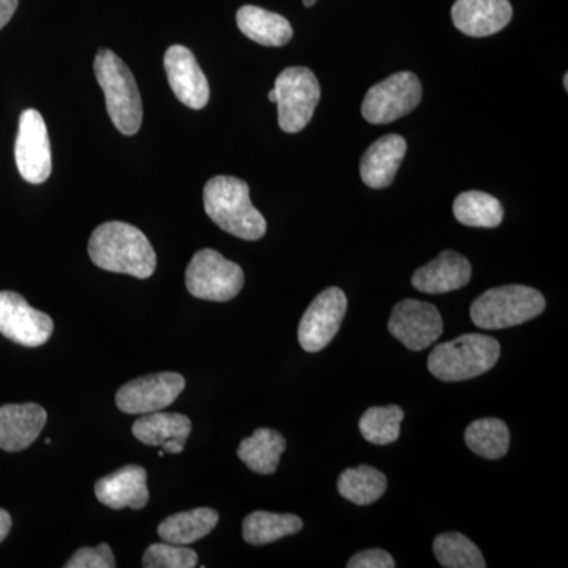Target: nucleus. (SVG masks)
<instances>
[{
    "instance_id": "obj_3",
    "label": "nucleus",
    "mask_w": 568,
    "mask_h": 568,
    "mask_svg": "<svg viewBox=\"0 0 568 568\" xmlns=\"http://www.w3.org/2000/svg\"><path fill=\"white\" fill-rule=\"evenodd\" d=\"M93 70L106 99L108 114L115 129L125 136H133L140 132L142 100L132 71L110 50L99 51Z\"/></svg>"
},
{
    "instance_id": "obj_9",
    "label": "nucleus",
    "mask_w": 568,
    "mask_h": 568,
    "mask_svg": "<svg viewBox=\"0 0 568 568\" xmlns=\"http://www.w3.org/2000/svg\"><path fill=\"white\" fill-rule=\"evenodd\" d=\"M14 160L26 182L39 185L50 179L52 171L51 142L47 123L37 110L21 112L14 142Z\"/></svg>"
},
{
    "instance_id": "obj_36",
    "label": "nucleus",
    "mask_w": 568,
    "mask_h": 568,
    "mask_svg": "<svg viewBox=\"0 0 568 568\" xmlns=\"http://www.w3.org/2000/svg\"><path fill=\"white\" fill-rule=\"evenodd\" d=\"M315 3H316V0H304V6L308 7V9H310V7L315 6Z\"/></svg>"
},
{
    "instance_id": "obj_22",
    "label": "nucleus",
    "mask_w": 568,
    "mask_h": 568,
    "mask_svg": "<svg viewBox=\"0 0 568 568\" xmlns=\"http://www.w3.org/2000/svg\"><path fill=\"white\" fill-rule=\"evenodd\" d=\"M219 511L213 508H194L171 515L159 526V537L166 544L189 547L212 532L219 525Z\"/></svg>"
},
{
    "instance_id": "obj_19",
    "label": "nucleus",
    "mask_w": 568,
    "mask_h": 568,
    "mask_svg": "<svg viewBox=\"0 0 568 568\" xmlns=\"http://www.w3.org/2000/svg\"><path fill=\"white\" fill-rule=\"evenodd\" d=\"M473 267L463 254L444 252L413 275V286L425 294H447L470 282Z\"/></svg>"
},
{
    "instance_id": "obj_5",
    "label": "nucleus",
    "mask_w": 568,
    "mask_h": 568,
    "mask_svg": "<svg viewBox=\"0 0 568 568\" xmlns=\"http://www.w3.org/2000/svg\"><path fill=\"white\" fill-rule=\"evenodd\" d=\"M544 294L523 284L493 287L474 301L470 320L485 331H500L528 323L544 313Z\"/></svg>"
},
{
    "instance_id": "obj_24",
    "label": "nucleus",
    "mask_w": 568,
    "mask_h": 568,
    "mask_svg": "<svg viewBox=\"0 0 568 568\" xmlns=\"http://www.w3.org/2000/svg\"><path fill=\"white\" fill-rule=\"evenodd\" d=\"M304 523L297 515L253 511L244 519L242 532L246 544L261 547L286 536L301 532Z\"/></svg>"
},
{
    "instance_id": "obj_12",
    "label": "nucleus",
    "mask_w": 568,
    "mask_h": 568,
    "mask_svg": "<svg viewBox=\"0 0 568 568\" xmlns=\"http://www.w3.org/2000/svg\"><path fill=\"white\" fill-rule=\"evenodd\" d=\"M387 327L388 332L410 351H424L435 345L444 331L439 310L428 302L414 298L395 305Z\"/></svg>"
},
{
    "instance_id": "obj_17",
    "label": "nucleus",
    "mask_w": 568,
    "mask_h": 568,
    "mask_svg": "<svg viewBox=\"0 0 568 568\" xmlns=\"http://www.w3.org/2000/svg\"><path fill=\"white\" fill-rule=\"evenodd\" d=\"M132 433L144 446L162 447L166 454L178 455L192 433V420L182 414L156 410L138 418Z\"/></svg>"
},
{
    "instance_id": "obj_38",
    "label": "nucleus",
    "mask_w": 568,
    "mask_h": 568,
    "mask_svg": "<svg viewBox=\"0 0 568 568\" xmlns=\"http://www.w3.org/2000/svg\"><path fill=\"white\" fill-rule=\"evenodd\" d=\"M164 454H166V452H164V450H159V457H160V458H163V457H164Z\"/></svg>"
},
{
    "instance_id": "obj_32",
    "label": "nucleus",
    "mask_w": 568,
    "mask_h": 568,
    "mask_svg": "<svg viewBox=\"0 0 568 568\" xmlns=\"http://www.w3.org/2000/svg\"><path fill=\"white\" fill-rule=\"evenodd\" d=\"M395 560L384 549H366L347 562V568H394Z\"/></svg>"
},
{
    "instance_id": "obj_8",
    "label": "nucleus",
    "mask_w": 568,
    "mask_h": 568,
    "mask_svg": "<svg viewBox=\"0 0 568 568\" xmlns=\"http://www.w3.org/2000/svg\"><path fill=\"white\" fill-rule=\"evenodd\" d=\"M422 84L410 71H399L366 92L362 114L369 123H390L405 118L422 102Z\"/></svg>"
},
{
    "instance_id": "obj_6",
    "label": "nucleus",
    "mask_w": 568,
    "mask_h": 568,
    "mask_svg": "<svg viewBox=\"0 0 568 568\" xmlns=\"http://www.w3.org/2000/svg\"><path fill=\"white\" fill-rule=\"evenodd\" d=\"M280 129L298 133L308 125L321 100L316 74L306 67H290L275 81Z\"/></svg>"
},
{
    "instance_id": "obj_15",
    "label": "nucleus",
    "mask_w": 568,
    "mask_h": 568,
    "mask_svg": "<svg viewBox=\"0 0 568 568\" xmlns=\"http://www.w3.org/2000/svg\"><path fill=\"white\" fill-rule=\"evenodd\" d=\"M514 9L508 0H457L452 20L459 32L469 37H489L511 21Z\"/></svg>"
},
{
    "instance_id": "obj_4",
    "label": "nucleus",
    "mask_w": 568,
    "mask_h": 568,
    "mask_svg": "<svg viewBox=\"0 0 568 568\" xmlns=\"http://www.w3.org/2000/svg\"><path fill=\"white\" fill-rule=\"evenodd\" d=\"M500 357V345L488 335L466 334L437 345L428 357V369L444 383H459L489 372Z\"/></svg>"
},
{
    "instance_id": "obj_27",
    "label": "nucleus",
    "mask_w": 568,
    "mask_h": 568,
    "mask_svg": "<svg viewBox=\"0 0 568 568\" xmlns=\"http://www.w3.org/2000/svg\"><path fill=\"white\" fill-rule=\"evenodd\" d=\"M454 215L470 227H497L504 220V209L491 194L465 192L454 203Z\"/></svg>"
},
{
    "instance_id": "obj_33",
    "label": "nucleus",
    "mask_w": 568,
    "mask_h": 568,
    "mask_svg": "<svg viewBox=\"0 0 568 568\" xmlns=\"http://www.w3.org/2000/svg\"><path fill=\"white\" fill-rule=\"evenodd\" d=\"M18 2L20 0H0V29L6 28L13 18L14 11L18 9Z\"/></svg>"
},
{
    "instance_id": "obj_14",
    "label": "nucleus",
    "mask_w": 568,
    "mask_h": 568,
    "mask_svg": "<svg viewBox=\"0 0 568 568\" xmlns=\"http://www.w3.org/2000/svg\"><path fill=\"white\" fill-rule=\"evenodd\" d=\"M168 81L179 102L193 110H203L211 99L207 78L189 48L174 44L164 54Z\"/></svg>"
},
{
    "instance_id": "obj_37",
    "label": "nucleus",
    "mask_w": 568,
    "mask_h": 568,
    "mask_svg": "<svg viewBox=\"0 0 568 568\" xmlns=\"http://www.w3.org/2000/svg\"><path fill=\"white\" fill-rule=\"evenodd\" d=\"M564 88H566V91H568V74L564 77Z\"/></svg>"
},
{
    "instance_id": "obj_26",
    "label": "nucleus",
    "mask_w": 568,
    "mask_h": 568,
    "mask_svg": "<svg viewBox=\"0 0 568 568\" xmlns=\"http://www.w3.org/2000/svg\"><path fill=\"white\" fill-rule=\"evenodd\" d=\"M466 446L478 457L499 459L510 446L508 426L499 418H480L466 428Z\"/></svg>"
},
{
    "instance_id": "obj_10",
    "label": "nucleus",
    "mask_w": 568,
    "mask_h": 568,
    "mask_svg": "<svg viewBox=\"0 0 568 568\" xmlns=\"http://www.w3.org/2000/svg\"><path fill=\"white\" fill-rule=\"evenodd\" d=\"M347 297L339 287H327L306 308L298 325V343L306 353L331 345L345 320Z\"/></svg>"
},
{
    "instance_id": "obj_16",
    "label": "nucleus",
    "mask_w": 568,
    "mask_h": 568,
    "mask_svg": "<svg viewBox=\"0 0 568 568\" xmlns=\"http://www.w3.org/2000/svg\"><path fill=\"white\" fill-rule=\"evenodd\" d=\"M95 496L112 510H141L149 503L148 473L141 466L122 467L97 481Z\"/></svg>"
},
{
    "instance_id": "obj_23",
    "label": "nucleus",
    "mask_w": 568,
    "mask_h": 568,
    "mask_svg": "<svg viewBox=\"0 0 568 568\" xmlns=\"http://www.w3.org/2000/svg\"><path fill=\"white\" fill-rule=\"evenodd\" d=\"M286 450V440L278 432L260 428L246 437L239 446L237 457L253 473L271 476L278 469L280 458Z\"/></svg>"
},
{
    "instance_id": "obj_35",
    "label": "nucleus",
    "mask_w": 568,
    "mask_h": 568,
    "mask_svg": "<svg viewBox=\"0 0 568 568\" xmlns=\"http://www.w3.org/2000/svg\"><path fill=\"white\" fill-rule=\"evenodd\" d=\"M268 100H271L272 103H276V92H275V89H272V91L268 92Z\"/></svg>"
},
{
    "instance_id": "obj_20",
    "label": "nucleus",
    "mask_w": 568,
    "mask_h": 568,
    "mask_svg": "<svg viewBox=\"0 0 568 568\" xmlns=\"http://www.w3.org/2000/svg\"><path fill=\"white\" fill-rule=\"evenodd\" d=\"M407 144L399 134H387L369 145L361 160V178L369 189H386L406 155Z\"/></svg>"
},
{
    "instance_id": "obj_25",
    "label": "nucleus",
    "mask_w": 568,
    "mask_h": 568,
    "mask_svg": "<svg viewBox=\"0 0 568 568\" xmlns=\"http://www.w3.org/2000/svg\"><path fill=\"white\" fill-rule=\"evenodd\" d=\"M387 491V478L372 466L346 469L338 478V493L357 506H369Z\"/></svg>"
},
{
    "instance_id": "obj_1",
    "label": "nucleus",
    "mask_w": 568,
    "mask_h": 568,
    "mask_svg": "<svg viewBox=\"0 0 568 568\" xmlns=\"http://www.w3.org/2000/svg\"><path fill=\"white\" fill-rule=\"evenodd\" d=\"M89 256L97 267L114 274L151 278L156 268L155 250L145 234L132 224H100L89 241Z\"/></svg>"
},
{
    "instance_id": "obj_28",
    "label": "nucleus",
    "mask_w": 568,
    "mask_h": 568,
    "mask_svg": "<svg viewBox=\"0 0 568 568\" xmlns=\"http://www.w3.org/2000/svg\"><path fill=\"white\" fill-rule=\"evenodd\" d=\"M433 551L440 566L446 568H485L480 549L469 538L458 532L440 534L433 541Z\"/></svg>"
},
{
    "instance_id": "obj_29",
    "label": "nucleus",
    "mask_w": 568,
    "mask_h": 568,
    "mask_svg": "<svg viewBox=\"0 0 568 568\" xmlns=\"http://www.w3.org/2000/svg\"><path fill=\"white\" fill-rule=\"evenodd\" d=\"M405 413L399 406L369 407L358 422V429L368 443L375 446H388L399 437Z\"/></svg>"
},
{
    "instance_id": "obj_34",
    "label": "nucleus",
    "mask_w": 568,
    "mask_h": 568,
    "mask_svg": "<svg viewBox=\"0 0 568 568\" xmlns=\"http://www.w3.org/2000/svg\"><path fill=\"white\" fill-rule=\"evenodd\" d=\"M11 530V517L9 511L0 508V544L6 540Z\"/></svg>"
},
{
    "instance_id": "obj_18",
    "label": "nucleus",
    "mask_w": 568,
    "mask_h": 568,
    "mask_svg": "<svg viewBox=\"0 0 568 568\" xmlns=\"http://www.w3.org/2000/svg\"><path fill=\"white\" fill-rule=\"evenodd\" d=\"M47 420V410L36 403L0 407V448L21 452L31 447L43 432Z\"/></svg>"
},
{
    "instance_id": "obj_31",
    "label": "nucleus",
    "mask_w": 568,
    "mask_h": 568,
    "mask_svg": "<svg viewBox=\"0 0 568 568\" xmlns=\"http://www.w3.org/2000/svg\"><path fill=\"white\" fill-rule=\"evenodd\" d=\"M114 552L110 545L102 544L95 548H80L65 562V568H114Z\"/></svg>"
},
{
    "instance_id": "obj_13",
    "label": "nucleus",
    "mask_w": 568,
    "mask_h": 568,
    "mask_svg": "<svg viewBox=\"0 0 568 568\" xmlns=\"http://www.w3.org/2000/svg\"><path fill=\"white\" fill-rule=\"evenodd\" d=\"M185 388L179 373H159L134 379L119 388L115 405L125 414H151L166 409Z\"/></svg>"
},
{
    "instance_id": "obj_7",
    "label": "nucleus",
    "mask_w": 568,
    "mask_h": 568,
    "mask_svg": "<svg viewBox=\"0 0 568 568\" xmlns=\"http://www.w3.org/2000/svg\"><path fill=\"white\" fill-rule=\"evenodd\" d=\"M186 290L201 301L227 302L241 294L245 275L241 265L224 260L215 250L194 254L185 274Z\"/></svg>"
},
{
    "instance_id": "obj_2",
    "label": "nucleus",
    "mask_w": 568,
    "mask_h": 568,
    "mask_svg": "<svg viewBox=\"0 0 568 568\" xmlns=\"http://www.w3.org/2000/svg\"><path fill=\"white\" fill-rule=\"evenodd\" d=\"M204 209L224 233L254 242L264 237L267 223L250 201L248 183L230 175H216L204 186Z\"/></svg>"
},
{
    "instance_id": "obj_30",
    "label": "nucleus",
    "mask_w": 568,
    "mask_h": 568,
    "mask_svg": "<svg viewBox=\"0 0 568 568\" xmlns=\"http://www.w3.org/2000/svg\"><path fill=\"white\" fill-rule=\"evenodd\" d=\"M196 566L197 555L193 549L166 544V541L151 545L142 556V567L145 568H194Z\"/></svg>"
},
{
    "instance_id": "obj_11",
    "label": "nucleus",
    "mask_w": 568,
    "mask_h": 568,
    "mask_svg": "<svg viewBox=\"0 0 568 568\" xmlns=\"http://www.w3.org/2000/svg\"><path fill=\"white\" fill-rule=\"evenodd\" d=\"M54 323L47 313L32 308L21 294L0 291V334L17 345L39 347L48 343Z\"/></svg>"
},
{
    "instance_id": "obj_21",
    "label": "nucleus",
    "mask_w": 568,
    "mask_h": 568,
    "mask_svg": "<svg viewBox=\"0 0 568 568\" xmlns=\"http://www.w3.org/2000/svg\"><path fill=\"white\" fill-rule=\"evenodd\" d=\"M237 26L250 40L264 47H284L294 36L293 26L286 18L254 6L237 11Z\"/></svg>"
}]
</instances>
